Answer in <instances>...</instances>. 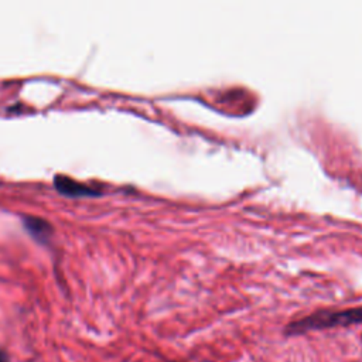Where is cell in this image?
<instances>
[{
	"label": "cell",
	"instance_id": "obj_4",
	"mask_svg": "<svg viewBox=\"0 0 362 362\" xmlns=\"http://www.w3.org/2000/svg\"><path fill=\"white\" fill-rule=\"evenodd\" d=\"M0 362H12L9 355H8V352L3 351L2 348H0Z\"/></svg>",
	"mask_w": 362,
	"mask_h": 362
},
{
	"label": "cell",
	"instance_id": "obj_5",
	"mask_svg": "<svg viewBox=\"0 0 362 362\" xmlns=\"http://www.w3.org/2000/svg\"><path fill=\"white\" fill-rule=\"evenodd\" d=\"M161 362H181V361H161Z\"/></svg>",
	"mask_w": 362,
	"mask_h": 362
},
{
	"label": "cell",
	"instance_id": "obj_3",
	"mask_svg": "<svg viewBox=\"0 0 362 362\" xmlns=\"http://www.w3.org/2000/svg\"><path fill=\"white\" fill-rule=\"evenodd\" d=\"M24 225H26L27 231L36 239H41V240H45L53 231L50 224L41 218H37V216H26V218H24Z\"/></svg>",
	"mask_w": 362,
	"mask_h": 362
},
{
	"label": "cell",
	"instance_id": "obj_1",
	"mask_svg": "<svg viewBox=\"0 0 362 362\" xmlns=\"http://www.w3.org/2000/svg\"><path fill=\"white\" fill-rule=\"evenodd\" d=\"M362 324V306L361 307H348V308H323L317 310L311 315H307L302 319L289 323L283 334L284 337L303 335L310 331H321L339 327L361 326Z\"/></svg>",
	"mask_w": 362,
	"mask_h": 362
},
{
	"label": "cell",
	"instance_id": "obj_2",
	"mask_svg": "<svg viewBox=\"0 0 362 362\" xmlns=\"http://www.w3.org/2000/svg\"><path fill=\"white\" fill-rule=\"evenodd\" d=\"M56 187L57 190L61 192V194L69 196V197H87V196H95L96 191L84 184V183H78L76 180H72L69 177H64V176H57L54 179Z\"/></svg>",
	"mask_w": 362,
	"mask_h": 362
}]
</instances>
